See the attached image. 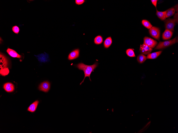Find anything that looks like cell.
Masks as SVG:
<instances>
[{
  "label": "cell",
  "mask_w": 178,
  "mask_h": 133,
  "mask_svg": "<svg viewBox=\"0 0 178 133\" xmlns=\"http://www.w3.org/2000/svg\"><path fill=\"white\" fill-rule=\"evenodd\" d=\"M98 64V63L96 62L92 65H88L82 63H81L75 65L79 70L83 71L85 74L84 78L83 80L80 83V85L83 82L85 78L87 77H88L90 78V81H91L90 78L92 72H94V70L97 67Z\"/></svg>",
  "instance_id": "cell-1"
},
{
  "label": "cell",
  "mask_w": 178,
  "mask_h": 133,
  "mask_svg": "<svg viewBox=\"0 0 178 133\" xmlns=\"http://www.w3.org/2000/svg\"><path fill=\"white\" fill-rule=\"evenodd\" d=\"M176 42V37L169 41L164 42H160L155 48L154 50H161V49L167 48L175 44Z\"/></svg>",
  "instance_id": "cell-2"
},
{
  "label": "cell",
  "mask_w": 178,
  "mask_h": 133,
  "mask_svg": "<svg viewBox=\"0 0 178 133\" xmlns=\"http://www.w3.org/2000/svg\"><path fill=\"white\" fill-rule=\"evenodd\" d=\"M166 29L172 31H174L176 23L173 19L170 18L166 19L164 21Z\"/></svg>",
  "instance_id": "cell-3"
},
{
  "label": "cell",
  "mask_w": 178,
  "mask_h": 133,
  "mask_svg": "<svg viewBox=\"0 0 178 133\" xmlns=\"http://www.w3.org/2000/svg\"><path fill=\"white\" fill-rule=\"evenodd\" d=\"M149 32L152 37L158 41L159 40L160 36V30L159 28L152 26L149 29Z\"/></svg>",
  "instance_id": "cell-4"
},
{
  "label": "cell",
  "mask_w": 178,
  "mask_h": 133,
  "mask_svg": "<svg viewBox=\"0 0 178 133\" xmlns=\"http://www.w3.org/2000/svg\"><path fill=\"white\" fill-rule=\"evenodd\" d=\"M143 44L151 48H154L157 45L158 42L154 39L148 37H145L143 39Z\"/></svg>",
  "instance_id": "cell-5"
},
{
  "label": "cell",
  "mask_w": 178,
  "mask_h": 133,
  "mask_svg": "<svg viewBox=\"0 0 178 133\" xmlns=\"http://www.w3.org/2000/svg\"><path fill=\"white\" fill-rule=\"evenodd\" d=\"M50 84L48 81H44L39 85L38 88L40 91L47 92L50 89Z\"/></svg>",
  "instance_id": "cell-6"
},
{
  "label": "cell",
  "mask_w": 178,
  "mask_h": 133,
  "mask_svg": "<svg viewBox=\"0 0 178 133\" xmlns=\"http://www.w3.org/2000/svg\"><path fill=\"white\" fill-rule=\"evenodd\" d=\"M0 67L1 70L5 68H7L8 65V60L6 57L3 54L1 53L0 54Z\"/></svg>",
  "instance_id": "cell-7"
},
{
  "label": "cell",
  "mask_w": 178,
  "mask_h": 133,
  "mask_svg": "<svg viewBox=\"0 0 178 133\" xmlns=\"http://www.w3.org/2000/svg\"><path fill=\"white\" fill-rule=\"evenodd\" d=\"M151 48L143 44L141 45L140 48V51L141 53L145 55H147L150 53L152 50Z\"/></svg>",
  "instance_id": "cell-8"
},
{
  "label": "cell",
  "mask_w": 178,
  "mask_h": 133,
  "mask_svg": "<svg viewBox=\"0 0 178 133\" xmlns=\"http://www.w3.org/2000/svg\"><path fill=\"white\" fill-rule=\"evenodd\" d=\"M80 50L77 49L71 52L68 56V58L69 60H72L78 58L79 56Z\"/></svg>",
  "instance_id": "cell-9"
},
{
  "label": "cell",
  "mask_w": 178,
  "mask_h": 133,
  "mask_svg": "<svg viewBox=\"0 0 178 133\" xmlns=\"http://www.w3.org/2000/svg\"><path fill=\"white\" fill-rule=\"evenodd\" d=\"M3 88L5 90L8 92H13L15 89L14 85L13 83L9 82L5 83L4 85Z\"/></svg>",
  "instance_id": "cell-10"
},
{
  "label": "cell",
  "mask_w": 178,
  "mask_h": 133,
  "mask_svg": "<svg viewBox=\"0 0 178 133\" xmlns=\"http://www.w3.org/2000/svg\"><path fill=\"white\" fill-rule=\"evenodd\" d=\"M173 32L167 29H166L163 33L162 35V38L163 40H169L172 37Z\"/></svg>",
  "instance_id": "cell-11"
},
{
  "label": "cell",
  "mask_w": 178,
  "mask_h": 133,
  "mask_svg": "<svg viewBox=\"0 0 178 133\" xmlns=\"http://www.w3.org/2000/svg\"><path fill=\"white\" fill-rule=\"evenodd\" d=\"M7 52L10 56L13 57L20 58L22 57L21 55H19L16 51L13 49L8 48Z\"/></svg>",
  "instance_id": "cell-12"
},
{
  "label": "cell",
  "mask_w": 178,
  "mask_h": 133,
  "mask_svg": "<svg viewBox=\"0 0 178 133\" xmlns=\"http://www.w3.org/2000/svg\"><path fill=\"white\" fill-rule=\"evenodd\" d=\"M162 52V51H160L148 54L146 57L147 58L151 59H156L161 55Z\"/></svg>",
  "instance_id": "cell-13"
},
{
  "label": "cell",
  "mask_w": 178,
  "mask_h": 133,
  "mask_svg": "<svg viewBox=\"0 0 178 133\" xmlns=\"http://www.w3.org/2000/svg\"><path fill=\"white\" fill-rule=\"evenodd\" d=\"M39 102L36 101L33 102L28 108V111L31 112H35L37 109Z\"/></svg>",
  "instance_id": "cell-14"
},
{
  "label": "cell",
  "mask_w": 178,
  "mask_h": 133,
  "mask_svg": "<svg viewBox=\"0 0 178 133\" xmlns=\"http://www.w3.org/2000/svg\"><path fill=\"white\" fill-rule=\"evenodd\" d=\"M156 14L158 18H160L161 20L164 21L166 19V11L160 12L158 11L157 10Z\"/></svg>",
  "instance_id": "cell-15"
},
{
  "label": "cell",
  "mask_w": 178,
  "mask_h": 133,
  "mask_svg": "<svg viewBox=\"0 0 178 133\" xmlns=\"http://www.w3.org/2000/svg\"><path fill=\"white\" fill-rule=\"evenodd\" d=\"M175 10L174 7L171 8L166 11V18L170 17L174 14L175 13Z\"/></svg>",
  "instance_id": "cell-16"
},
{
  "label": "cell",
  "mask_w": 178,
  "mask_h": 133,
  "mask_svg": "<svg viewBox=\"0 0 178 133\" xmlns=\"http://www.w3.org/2000/svg\"><path fill=\"white\" fill-rule=\"evenodd\" d=\"M112 43V41L111 37H108L106 39L104 42V46L105 48H108L110 46Z\"/></svg>",
  "instance_id": "cell-17"
},
{
  "label": "cell",
  "mask_w": 178,
  "mask_h": 133,
  "mask_svg": "<svg viewBox=\"0 0 178 133\" xmlns=\"http://www.w3.org/2000/svg\"><path fill=\"white\" fill-rule=\"evenodd\" d=\"M147 59L146 56L143 54H140L137 57V61L138 62L140 63L144 62Z\"/></svg>",
  "instance_id": "cell-18"
},
{
  "label": "cell",
  "mask_w": 178,
  "mask_h": 133,
  "mask_svg": "<svg viewBox=\"0 0 178 133\" xmlns=\"http://www.w3.org/2000/svg\"><path fill=\"white\" fill-rule=\"evenodd\" d=\"M142 24L143 26L148 29H150L153 26L150 22L146 20H143L142 21Z\"/></svg>",
  "instance_id": "cell-19"
},
{
  "label": "cell",
  "mask_w": 178,
  "mask_h": 133,
  "mask_svg": "<svg viewBox=\"0 0 178 133\" xmlns=\"http://www.w3.org/2000/svg\"><path fill=\"white\" fill-rule=\"evenodd\" d=\"M103 41V38L100 36L96 37L94 39L95 43L96 44H100L102 43Z\"/></svg>",
  "instance_id": "cell-20"
},
{
  "label": "cell",
  "mask_w": 178,
  "mask_h": 133,
  "mask_svg": "<svg viewBox=\"0 0 178 133\" xmlns=\"http://www.w3.org/2000/svg\"><path fill=\"white\" fill-rule=\"evenodd\" d=\"M126 53L128 56L131 57H135L136 56L134 51L131 49H127L126 51Z\"/></svg>",
  "instance_id": "cell-21"
},
{
  "label": "cell",
  "mask_w": 178,
  "mask_h": 133,
  "mask_svg": "<svg viewBox=\"0 0 178 133\" xmlns=\"http://www.w3.org/2000/svg\"><path fill=\"white\" fill-rule=\"evenodd\" d=\"M9 71L7 68H5L1 70V74L3 76H5L8 75Z\"/></svg>",
  "instance_id": "cell-22"
},
{
  "label": "cell",
  "mask_w": 178,
  "mask_h": 133,
  "mask_svg": "<svg viewBox=\"0 0 178 133\" xmlns=\"http://www.w3.org/2000/svg\"><path fill=\"white\" fill-rule=\"evenodd\" d=\"M12 29L13 31L15 33L18 34L19 32L20 29L19 27L16 25L12 27Z\"/></svg>",
  "instance_id": "cell-23"
},
{
  "label": "cell",
  "mask_w": 178,
  "mask_h": 133,
  "mask_svg": "<svg viewBox=\"0 0 178 133\" xmlns=\"http://www.w3.org/2000/svg\"><path fill=\"white\" fill-rule=\"evenodd\" d=\"M178 13H175L174 16V18L173 19L175 22V23L178 24Z\"/></svg>",
  "instance_id": "cell-24"
},
{
  "label": "cell",
  "mask_w": 178,
  "mask_h": 133,
  "mask_svg": "<svg viewBox=\"0 0 178 133\" xmlns=\"http://www.w3.org/2000/svg\"><path fill=\"white\" fill-rule=\"evenodd\" d=\"M85 2L84 0H76V3L78 5H80L83 4Z\"/></svg>",
  "instance_id": "cell-25"
},
{
  "label": "cell",
  "mask_w": 178,
  "mask_h": 133,
  "mask_svg": "<svg viewBox=\"0 0 178 133\" xmlns=\"http://www.w3.org/2000/svg\"><path fill=\"white\" fill-rule=\"evenodd\" d=\"M151 1L152 4L154 5L156 8L157 2L158 1L157 0H151Z\"/></svg>",
  "instance_id": "cell-26"
},
{
  "label": "cell",
  "mask_w": 178,
  "mask_h": 133,
  "mask_svg": "<svg viewBox=\"0 0 178 133\" xmlns=\"http://www.w3.org/2000/svg\"><path fill=\"white\" fill-rule=\"evenodd\" d=\"M175 9V11L178 13V4H177L174 7Z\"/></svg>",
  "instance_id": "cell-27"
}]
</instances>
